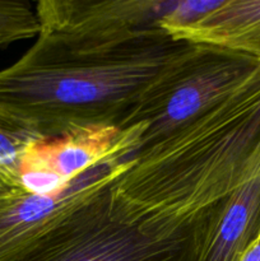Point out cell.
Segmentation results:
<instances>
[{"mask_svg": "<svg viewBox=\"0 0 260 261\" xmlns=\"http://www.w3.org/2000/svg\"><path fill=\"white\" fill-rule=\"evenodd\" d=\"M130 161V155L105 161L47 196L28 193L18 178L0 172V261L13 259L61 217L116 182Z\"/></svg>", "mask_w": 260, "mask_h": 261, "instance_id": "obj_6", "label": "cell"}, {"mask_svg": "<svg viewBox=\"0 0 260 261\" xmlns=\"http://www.w3.org/2000/svg\"><path fill=\"white\" fill-rule=\"evenodd\" d=\"M160 27L176 40L223 48L260 63V0H222L193 22Z\"/></svg>", "mask_w": 260, "mask_h": 261, "instance_id": "obj_9", "label": "cell"}, {"mask_svg": "<svg viewBox=\"0 0 260 261\" xmlns=\"http://www.w3.org/2000/svg\"><path fill=\"white\" fill-rule=\"evenodd\" d=\"M260 229V175L194 219L181 261H239Z\"/></svg>", "mask_w": 260, "mask_h": 261, "instance_id": "obj_8", "label": "cell"}, {"mask_svg": "<svg viewBox=\"0 0 260 261\" xmlns=\"http://www.w3.org/2000/svg\"><path fill=\"white\" fill-rule=\"evenodd\" d=\"M36 14L38 36L87 50L125 42L158 24L178 23L185 0H41Z\"/></svg>", "mask_w": 260, "mask_h": 261, "instance_id": "obj_5", "label": "cell"}, {"mask_svg": "<svg viewBox=\"0 0 260 261\" xmlns=\"http://www.w3.org/2000/svg\"><path fill=\"white\" fill-rule=\"evenodd\" d=\"M36 140L40 139L0 117V172L18 178L23 155Z\"/></svg>", "mask_w": 260, "mask_h": 261, "instance_id": "obj_11", "label": "cell"}, {"mask_svg": "<svg viewBox=\"0 0 260 261\" xmlns=\"http://www.w3.org/2000/svg\"><path fill=\"white\" fill-rule=\"evenodd\" d=\"M40 35L36 10L25 3L0 0V47Z\"/></svg>", "mask_w": 260, "mask_h": 261, "instance_id": "obj_10", "label": "cell"}, {"mask_svg": "<svg viewBox=\"0 0 260 261\" xmlns=\"http://www.w3.org/2000/svg\"><path fill=\"white\" fill-rule=\"evenodd\" d=\"M107 186L61 217L9 261H181L186 226L138 219Z\"/></svg>", "mask_w": 260, "mask_h": 261, "instance_id": "obj_3", "label": "cell"}, {"mask_svg": "<svg viewBox=\"0 0 260 261\" xmlns=\"http://www.w3.org/2000/svg\"><path fill=\"white\" fill-rule=\"evenodd\" d=\"M194 47L161 27L87 50L38 36L17 63L0 70V117L38 139L87 126H119Z\"/></svg>", "mask_w": 260, "mask_h": 261, "instance_id": "obj_1", "label": "cell"}, {"mask_svg": "<svg viewBox=\"0 0 260 261\" xmlns=\"http://www.w3.org/2000/svg\"><path fill=\"white\" fill-rule=\"evenodd\" d=\"M260 175V63L222 101L133 155L112 195L138 219L186 226Z\"/></svg>", "mask_w": 260, "mask_h": 261, "instance_id": "obj_2", "label": "cell"}, {"mask_svg": "<svg viewBox=\"0 0 260 261\" xmlns=\"http://www.w3.org/2000/svg\"><path fill=\"white\" fill-rule=\"evenodd\" d=\"M18 182L28 193L47 196L63 191L70 181H65L46 170H22L18 176Z\"/></svg>", "mask_w": 260, "mask_h": 261, "instance_id": "obj_12", "label": "cell"}, {"mask_svg": "<svg viewBox=\"0 0 260 261\" xmlns=\"http://www.w3.org/2000/svg\"><path fill=\"white\" fill-rule=\"evenodd\" d=\"M257 64L246 55L195 45L145 92L119 127L144 126L138 150L144 149L222 101Z\"/></svg>", "mask_w": 260, "mask_h": 261, "instance_id": "obj_4", "label": "cell"}, {"mask_svg": "<svg viewBox=\"0 0 260 261\" xmlns=\"http://www.w3.org/2000/svg\"><path fill=\"white\" fill-rule=\"evenodd\" d=\"M239 261H260V229L246 250L242 252Z\"/></svg>", "mask_w": 260, "mask_h": 261, "instance_id": "obj_13", "label": "cell"}, {"mask_svg": "<svg viewBox=\"0 0 260 261\" xmlns=\"http://www.w3.org/2000/svg\"><path fill=\"white\" fill-rule=\"evenodd\" d=\"M144 130L142 125L87 126L53 139L36 140L25 150L20 171L46 170L71 181L105 161L134 155Z\"/></svg>", "mask_w": 260, "mask_h": 261, "instance_id": "obj_7", "label": "cell"}]
</instances>
